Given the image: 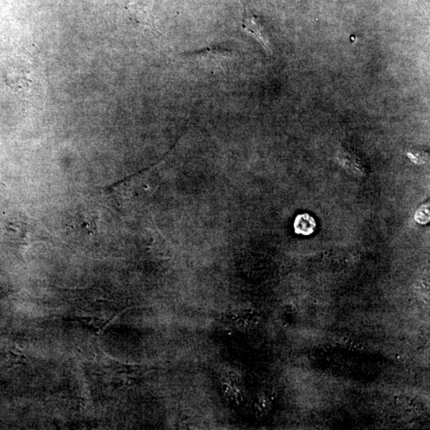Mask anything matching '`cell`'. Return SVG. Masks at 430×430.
I'll list each match as a JSON object with an SVG mask.
<instances>
[{
    "label": "cell",
    "mask_w": 430,
    "mask_h": 430,
    "mask_svg": "<svg viewBox=\"0 0 430 430\" xmlns=\"http://www.w3.org/2000/svg\"><path fill=\"white\" fill-rule=\"evenodd\" d=\"M4 236L8 239L22 246L46 239L49 232L39 222L21 213L9 216L5 222Z\"/></svg>",
    "instance_id": "obj_1"
},
{
    "label": "cell",
    "mask_w": 430,
    "mask_h": 430,
    "mask_svg": "<svg viewBox=\"0 0 430 430\" xmlns=\"http://www.w3.org/2000/svg\"><path fill=\"white\" fill-rule=\"evenodd\" d=\"M154 0H130L127 11L136 25L157 30L153 11Z\"/></svg>",
    "instance_id": "obj_2"
},
{
    "label": "cell",
    "mask_w": 430,
    "mask_h": 430,
    "mask_svg": "<svg viewBox=\"0 0 430 430\" xmlns=\"http://www.w3.org/2000/svg\"><path fill=\"white\" fill-rule=\"evenodd\" d=\"M244 8V16H243L241 21V27L243 29L252 33L258 40L261 43L268 52H270V42L269 36H268L267 30L265 25L258 16H255L249 11L244 4L240 0Z\"/></svg>",
    "instance_id": "obj_3"
},
{
    "label": "cell",
    "mask_w": 430,
    "mask_h": 430,
    "mask_svg": "<svg viewBox=\"0 0 430 430\" xmlns=\"http://www.w3.org/2000/svg\"><path fill=\"white\" fill-rule=\"evenodd\" d=\"M294 227L296 234L309 236L316 232V222L313 216L301 214L297 216Z\"/></svg>",
    "instance_id": "obj_4"
},
{
    "label": "cell",
    "mask_w": 430,
    "mask_h": 430,
    "mask_svg": "<svg viewBox=\"0 0 430 430\" xmlns=\"http://www.w3.org/2000/svg\"><path fill=\"white\" fill-rule=\"evenodd\" d=\"M429 205H424L422 208L417 210L414 219L417 223L425 225L429 222Z\"/></svg>",
    "instance_id": "obj_5"
},
{
    "label": "cell",
    "mask_w": 430,
    "mask_h": 430,
    "mask_svg": "<svg viewBox=\"0 0 430 430\" xmlns=\"http://www.w3.org/2000/svg\"><path fill=\"white\" fill-rule=\"evenodd\" d=\"M285 309L287 311H289V313H292V311H296V308L294 304H286Z\"/></svg>",
    "instance_id": "obj_6"
},
{
    "label": "cell",
    "mask_w": 430,
    "mask_h": 430,
    "mask_svg": "<svg viewBox=\"0 0 430 430\" xmlns=\"http://www.w3.org/2000/svg\"><path fill=\"white\" fill-rule=\"evenodd\" d=\"M351 339H349L348 338H342V341L345 342V344H347L348 341L350 340Z\"/></svg>",
    "instance_id": "obj_7"
}]
</instances>
